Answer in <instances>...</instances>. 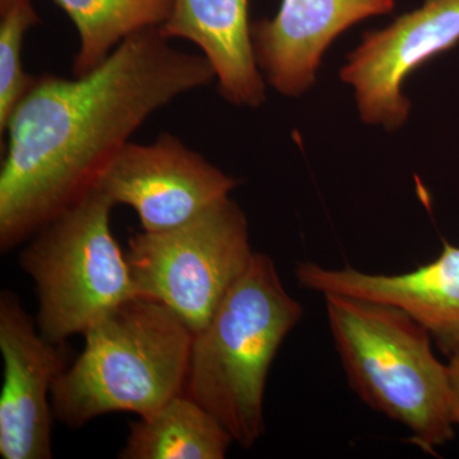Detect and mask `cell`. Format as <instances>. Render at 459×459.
<instances>
[{
    "instance_id": "obj_12",
    "label": "cell",
    "mask_w": 459,
    "mask_h": 459,
    "mask_svg": "<svg viewBox=\"0 0 459 459\" xmlns=\"http://www.w3.org/2000/svg\"><path fill=\"white\" fill-rule=\"evenodd\" d=\"M169 40L197 45L212 65L220 95L235 107L258 108L265 84L256 65L249 21V0H174L160 26Z\"/></svg>"
},
{
    "instance_id": "obj_9",
    "label": "cell",
    "mask_w": 459,
    "mask_h": 459,
    "mask_svg": "<svg viewBox=\"0 0 459 459\" xmlns=\"http://www.w3.org/2000/svg\"><path fill=\"white\" fill-rule=\"evenodd\" d=\"M45 340L11 291L0 294V352L4 382L0 394V455L50 459L51 392L65 371V353Z\"/></svg>"
},
{
    "instance_id": "obj_11",
    "label": "cell",
    "mask_w": 459,
    "mask_h": 459,
    "mask_svg": "<svg viewBox=\"0 0 459 459\" xmlns=\"http://www.w3.org/2000/svg\"><path fill=\"white\" fill-rule=\"evenodd\" d=\"M394 8L395 0H282L276 16L252 23L256 65L281 95H303L341 33Z\"/></svg>"
},
{
    "instance_id": "obj_15",
    "label": "cell",
    "mask_w": 459,
    "mask_h": 459,
    "mask_svg": "<svg viewBox=\"0 0 459 459\" xmlns=\"http://www.w3.org/2000/svg\"><path fill=\"white\" fill-rule=\"evenodd\" d=\"M40 18L31 0H11L0 7V134L18 102L31 89L36 78L23 71V40Z\"/></svg>"
},
{
    "instance_id": "obj_10",
    "label": "cell",
    "mask_w": 459,
    "mask_h": 459,
    "mask_svg": "<svg viewBox=\"0 0 459 459\" xmlns=\"http://www.w3.org/2000/svg\"><path fill=\"white\" fill-rule=\"evenodd\" d=\"M296 279L310 291L343 295L400 307L428 329L448 358L459 349V247L443 240L437 258L398 274L368 273L356 268H325L300 262Z\"/></svg>"
},
{
    "instance_id": "obj_1",
    "label": "cell",
    "mask_w": 459,
    "mask_h": 459,
    "mask_svg": "<svg viewBox=\"0 0 459 459\" xmlns=\"http://www.w3.org/2000/svg\"><path fill=\"white\" fill-rule=\"evenodd\" d=\"M169 41L160 27H151L133 33L75 80L36 78L4 129L2 253L33 237L92 189L151 115L216 80L204 56Z\"/></svg>"
},
{
    "instance_id": "obj_6",
    "label": "cell",
    "mask_w": 459,
    "mask_h": 459,
    "mask_svg": "<svg viewBox=\"0 0 459 459\" xmlns=\"http://www.w3.org/2000/svg\"><path fill=\"white\" fill-rule=\"evenodd\" d=\"M255 253L246 214L229 197L177 228L142 230L126 256L135 294L166 305L195 336Z\"/></svg>"
},
{
    "instance_id": "obj_17",
    "label": "cell",
    "mask_w": 459,
    "mask_h": 459,
    "mask_svg": "<svg viewBox=\"0 0 459 459\" xmlns=\"http://www.w3.org/2000/svg\"><path fill=\"white\" fill-rule=\"evenodd\" d=\"M9 2H11V0H0V7H2V5L7 4Z\"/></svg>"
},
{
    "instance_id": "obj_13",
    "label": "cell",
    "mask_w": 459,
    "mask_h": 459,
    "mask_svg": "<svg viewBox=\"0 0 459 459\" xmlns=\"http://www.w3.org/2000/svg\"><path fill=\"white\" fill-rule=\"evenodd\" d=\"M232 443L221 422L183 392L132 422L119 458L223 459Z\"/></svg>"
},
{
    "instance_id": "obj_5",
    "label": "cell",
    "mask_w": 459,
    "mask_h": 459,
    "mask_svg": "<svg viewBox=\"0 0 459 459\" xmlns=\"http://www.w3.org/2000/svg\"><path fill=\"white\" fill-rule=\"evenodd\" d=\"M114 202L96 186L42 226L20 256L39 300V331L62 344L135 298L110 228Z\"/></svg>"
},
{
    "instance_id": "obj_3",
    "label": "cell",
    "mask_w": 459,
    "mask_h": 459,
    "mask_svg": "<svg viewBox=\"0 0 459 459\" xmlns=\"http://www.w3.org/2000/svg\"><path fill=\"white\" fill-rule=\"evenodd\" d=\"M329 331L349 385L367 406L410 431L428 455L455 437L446 364L428 329L392 305L325 295Z\"/></svg>"
},
{
    "instance_id": "obj_8",
    "label": "cell",
    "mask_w": 459,
    "mask_h": 459,
    "mask_svg": "<svg viewBox=\"0 0 459 459\" xmlns=\"http://www.w3.org/2000/svg\"><path fill=\"white\" fill-rule=\"evenodd\" d=\"M459 44V0H427L392 25L362 35L341 80L355 90L365 123L395 131L409 119L402 86L429 60Z\"/></svg>"
},
{
    "instance_id": "obj_16",
    "label": "cell",
    "mask_w": 459,
    "mask_h": 459,
    "mask_svg": "<svg viewBox=\"0 0 459 459\" xmlns=\"http://www.w3.org/2000/svg\"><path fill=\"white\" fill-rule=\"evenodd\" d=\"M449 391H451L452 419L455 425L459 427V349L448 356Z\"/></svg>"
},
{
    "instance_id": "obj_14",
    "label": "cell",
    "mask_w": 459,
    "mask_h": 459,
    "mask_svg": "<svg viewBox=\"0 0 459 459\" xmlns=\"http://www.w3.org/2000/svg\"><path fill=\"white\" fill-rule=\"evenodd\" d=\"M80 35L75 77L101 65L126 38L164 25L174 0H54Z\"/></svg>"
},
{
    "instance_id": "obj_7",
    "label": "cell",
    "mask_w": 459,
    "mask_h": 459,
    "mask_svg": "<svg viewBox=\"0 0 459 459\" xmlns=\"http://www.w3.org/2000/svg\"><path fill=\"white\" fill-rule=\"evenodd\" d=\"M238 179L162 133L152 143L128 142L96 181L114 204H126L140 217L142 230L164 231L195 219L229 198Z\"/></svg>"
},
{
    "instance_id": "obj_4",
    "label": "cell",
    "mask_w": 459,
    "mask_h": 459,
    "mask_svg": "<svg viewBox=\"0 0 459 459\" xmlns=\"http://www.w3.org/2000/svg\"><path fill=\"white\" fill-rule=\"evenodd\" d=\"M84 349L57 377L54 418L81 428L99 416H143L183 394L195 334L166 305L135 296L83 333Z\"/></svg>"
},
{
    "instance_id": "obj_2",
    "label": "cell",
    "mask_w": 459,
    "mask_h": 459,
    "mask_svg": "<svg viewBox=\"0 0 459 459\" xmlns=\"http://www.w3.org/2000/svg\"><path fill=\"white\" fill-rule=\"evenodd\" d=\"M303 316L273 259L255 252L193 340L184 394L212 413L241 448H252L264 434L268 373Z\"/></svg>"
}]
</instances>
